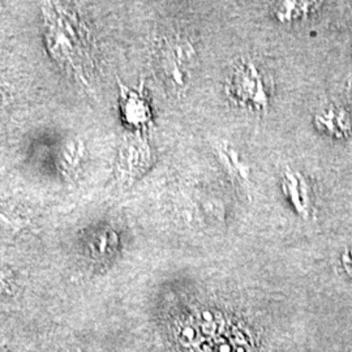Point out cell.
Segmentation results:
<instances>
[{"label": "cell", "instance_id": "obj_6", "mask_svg": "<svg viewBox=\"0 0 352 352\" xmlns=\"http://www.w3.org/2000/svg\"><path fill=\"white\" fill-rule=\"evenodd\" d=\"M120 104L124 119L129 126L141 131L151 124V107L142 90L136 91L120 85Z\"/></svg>", "mask_w": 352, "mask_h": 352}, {"label": "cell", "instance_id": "obj_7", "mask_svg": "<svg viewBox=\"0 0 352 352\" xmlns=\"http://www.w3.org/2000/svg\"><path fill=\"white\" fill-rule=\"evenodd\" d=\"M321 3L316 1H280L274 8V16L280 23H292L315 13Z\"/></svg>", "mask_w": 352, "mask_h": 352}, {"label": "cell", "instance_id": "obj_2", "mask_svg": "<svg viewBox=\"0 0 352 352\" xmlns=\"http://www.w3.org/2000/svg\"><path fill=\"white\" fill-rule=\"evenodd\" d=\"M158 63L167 81L175 87H186L196 58L192 45L186 39L164 41L158 51Z\"/></svg>", "mask_w": 352, "mask_h": 352}, {"label": "cell", "instance_id": "obj_5", "mask_svg": "<svg viewBox=\"0 0 352 352\" xmlns=\"http://www.w3.org/2000/svg\"><path fill=\"white\" fill-rule=\"evenodd\" d=\"M282 189L296 213L302 218H309L314 214L312 190L302 173L287 168L282 177Z\"/></svg>", "mask_w": 352, "mask_h": 352}, {"label": "cell", "instance_id": "obj_4", "mask_svg": "<svg viewBox=\"0 0 352 352\" xmlns=\"http://www.w3.org/2000/svg\"><path fill=\"white\" fill-rule=\"evenodd\" d=\"M315 126L318 131L334 139L352 138V106L330 104L316 113Z\"/></svg>", "mask_w": 352, "mask_h": 352}, {"label": "cell", "instance_id": "obj_3", "mask_svg": "<svg viewBox=\"0 0 352 352\" xmlns=\"http://www.w3.org/2000/svg\"><path fill=\"white\" fill-rule=\"evenodd\" d=\"M151 146L145 138L140 133L126 135L118 155V177L131 184L151 167Z\"/></svg>", "mask_w": 352, "mask_h": 352}, {"label": "cell", "instance_id": "obj_9", "mask_svg": "<svg viewBox=\"0 0 352 352\" xmlns=\"http://www.w3.org/2000/svg\"><path fill=\"white\" fill-rule=\"evenodd\" d=\"M219 154L222 155L225 164L230 168V171H232V174L239 176L243 180H248L250 177V167L248 164H244L239 153L235 151L232 146H223Z\"/></svg>", "mask_w": 352, "mask_h": 352}, {"label": "cell", "instance_id": "obj_8", "mask_svg": "<svg viewBox=\"0 0 352 352\" xmlns=\"http://www.w3.org/2000/svg\"><path fill=\"white\" fill-rule=\"evenodd\" d=\"M85 157V146L81 140L68 141L60 151V166L65 173H75Z\"/></svg>", "mask_w": 352, "mask_h": 352}, {"label": "cell", "instance_id": "obj_10", "mask_svg": "<svg viewBox=\"0 0 352 352\" xmlns=\"http://www.w3.org/2000/svg\"><path fill=\"white\" fill-rule=\"evenodd\" d=\"M342 264H343L344 270H346L350 276H352V247L343 253V256H342Z\"/></svg>", "mask_w": 352, "mask_h": 352}, {"label": "cell", "instance_id": "obj_11", "mask_svg": "<svg viewBox=\"0 0 352 352\" xmlns=\"http://www.w3.org/2000/svg\"><path fill=\"white\" fill-rule=\"evenodd\" d=\"M8 273L0 267V289H8Z\"/></svg>", "mask_w": 352, "mask_h": 352}, {"label": "cell", "instance_id": "obj_1", "mask_svg": "<svg viewBox=\"0 0 352 352\" xmlns=\"http://www.w3.org/2000/svg\"><path fill=\"white\" fill-rule=\"evenodd\" d=\"M226 93L230 101L240 107L263 113L273 94V80L254 60L243 59L230 71Z\"/></svg>", "mask_w": 352, "mask_h": 352}]
</instances>
